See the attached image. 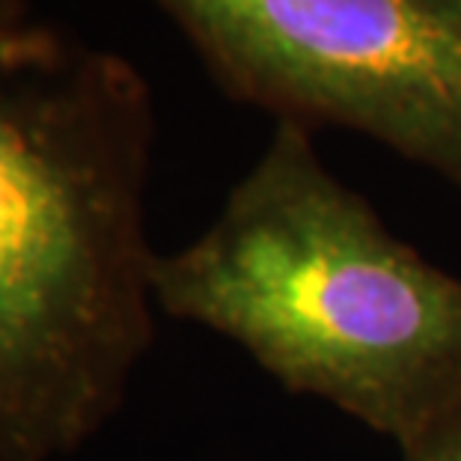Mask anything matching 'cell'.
<instances>
[{
  "label": "cell",
  "mask_w": 461,
  "mask_h": 461,
  "mask_svg": "<svg viewBox=\"0 0 461 461\" xmlns=\"http://www.w3.org/2000/svg\"><path fill=\"white\" fill-rule=\"evenodd\" d=\"M152 86L129 57L0 0V461H66L155 342Z\"/></svg>",
  "instance_id": "obj_1"
},
{
  "label": "cell",
  "mask_w": 461,
  "mask_h": 461,
  "mask_svg": "<svg viewBox=\"0 0 461 461\" xmlns=\"http://www.w3.org/2000/svg\"><path fill=\"white\" fill-rule=\"evenodd\" d=\"M435 4H438L440 9H444V13L461 27V0H435Z\"/></svg>",
  "instance_id": "obj_5"
},
{
  "label": "cell",
  "mask_w": 461,
  "mask_h": 461,
  "mask_svg": "<svg viewBox=\"0 0 461 461\" xmlns=\"http://www.w3.org/2000/svg\"><path fill=\"white\" fill-rule=\"evenodd\" d=\"M221 93L381 143L461 194V27L435 0H149Z\"/></svg>",
  "instance_id": "obj_3"
},
{
  "label": "cell",
  "mask_w": 461,
  "mask_h": 461,
  "mask_svg": "<svg viewBox=\"0 0 461 461\" xmlns=\"http://www.w3.org/2000/svg\"><path fill=\"white\" fill-rule=\"evenodd\" d=\"M399 461H461V396L399 447Z\"/></svg>",
  "instance_id": "obj_4"
},
{
  "label": "cell",
  "mask_w": 461,
  "mask_h": 461,
  "mask_svg": "<svg viewBox=\"0 0 461 461\" xmlns=\"http://www.w3.org/2000/svg\"><path fill=\"white\" fill-rule=\"evenodd\" d=\"M152 286L161 316L396 447L461 396V277L387 230L301 125L274 122L205 230L158 253Z\"/></svg>",
  "instance_id": "obj_2"
}]
</instances>
